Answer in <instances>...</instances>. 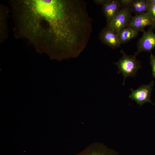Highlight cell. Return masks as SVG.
Listing matches in <instances>:
<instances>
[{"mask_svg":"<svg viewBox=\"0 0 155 155\" xmlns=\"http://www.w3.org/2000/svg\"><path fill=\"white\" fill-rule=\"evenodd\" d=\"M151 27L153 29H155V22H154L152 25L151 26Z\"/></svg>","mask_w":155,"mask_h":155,"instance_id":"cell-18","label":"cell"},{"mask_svg":"<svg viewBox=\"0 0 155 155\" xmlns=\"http://www.w3.org/2000/svg\"><path fill=\"white\" fill-rule=\"evenodd\" d=\"M121 52L123 54L122 57L114 64L118 68V73H121L124 76L123 84H124L125 78L130 76L134 77L141 66L135 55H127L123 50Z\"/></svg>","mask_w":155,"mask_h":155,"instance_id":"cell-2","label":"cell"},{"mask_svg":"<svg viewBox=\"0 0 155 155\" xmlns=\"http://www.w3.org/2000/svg\"><path fill=\"white\" fill-rule=\"evenodd\" d=\"M14 36L59 61L78 57L86 47L92 21L82 0H10Z\"/></svg>","mask_w":155,"mask_h":155,"instance_id":"cell-1","label":"cell"},{"mask_svg":"<svg viewBox=\"0 0 155 155\" xmlns=\"http://www.w3.org/2000/svg\"><path fill=\"white\" fill-rule=\"evenodd\" d=\"M153 23L147 12H146L132 17L126 28H130L138 32H143L145 30L146 27L151 26Z\"/></svg>","mask_w":155,"mask_h":155,"instance_id":"cell-6","label":"cell"},{"mask_svg":"<svg viewBox=\"0 0 155 155\" xmlns=\"http://www.w3.org/2000/svg\"><path fill=\"white\" fill-rule=\"evenodd\" d=\"M76 155H119L115 150L98 143L91 144Z\"/></svg>","mask_w":155,"mask_h":155,"instance_id":"cell-7","label":"cell"},{"mask_svg":"<svg viewBox=\"0 0 155 155\" xmlns=\"http://www.w3.org/2000/svg\"><path fill=\"white\" fill-rule=\"evenodd\" d=\"M120 1L122 5L129 7L132 0H120Z\"/></svg>","mask_w":155,"mask_h":155,"instance_id":"cell-15","label":"cell"},{"mask_svg":"<svg viewBox=\"0 0 155 155\" xmlns=\"http://www.w3.org/2000/svg\"><path fill=\"white\" fill-rule=\"evenodd\" d=\"M108 0H94V2L98 5H102L104 3L106 2Z\"/></svg>","mask_w":155,"mask_h":155,"instance_id":"cell-16","label":"cell"},{"mask_svg":"<svg viewBox=\"0 0 155 155\" xmlns=\"http://www.w3.org/2000/svg\"><path fill=\"white\" fill-rule=\"evenodd\" d=\"M98 38L102 43L112 49L119 48L121 45L116 33L107 26L104 28L100 32Z\"/></svg>","mask_w":155,"mask_h":155,"instance_id":"cell-8","label":"cell"},{"mask_svg":"<svg viewBox=\"0 0 155 155\" xmlns=\"http://www.w3.org/2000/svg\"><path fill=\"white\" fill-rule=\"evenodd\" d=\"M150 3L155 5V0H148Z\"/></svg>","mask_w":155,"mask_h":155,"instance_id":"cell-17","label":"cell"},{"mask_svg":"<svg viewBox=\"0 0 155 155\" xmlns=\"http://www.w3.org/2000/svg\"><path fill=\"white\" fill-rule=\"evenodd\" d=\"M148 0H132L129 5L131 12L135 15L147 12Z\"/></svg>","mask_w":155,"mask_h":155,"instance_id":"cell-12","label":"cell"},{"mask_svg":"<svg viewBox=\"0 0 155 155\" xmlns=\"http://www.w3.org/2000/svg\"><path fill=\"white\" fill-rule=\"evenodd\" d=\"M154 85V81H152L148 85H142L136 90L131 89V93L129 97L135 101L140 106L147 102L154 104L150 99L151 93Z\"/></svg>","mask_w":155,"mask_h":155,"instance_id":"cell-4","label":"cell"},{"mask_svg":"<svg viewBox=\"0 0 155 155\" xmlns=\"http://www.w3.org/2000/svg\"><path fill=\"white\" fill-rule=\"evenodd\" d=\"M138 32L132 29L125 28L120 30L117 33V38L121 44L126 43L136 37Z\"/></svg>","mask_w":155,"mask_h":155,"instance_id":"cell-11","label":"cell"},{"mask_svg":"<svg viewBox=\"0 0 155 155\" xmlns=\"http://www.w3.org/2000/svg\"><path fill=\"white\" fill-rule=\"evenodd\" d=\"M147 13L150 18L154 22H155V5L149 2L148 0Z\"/></svg>","mask_w":155,"mask_h":155,"instance_id":"cell-13","label":"cell"},{"mask_svg":"<svg viewBox=\"0 0 155 155\" xmlns=\"http://www.w3.org/2000/svg\"><path fill=\"white\" fill-rule=\"evenodd\" d=\"M122 6L120 0H108L102 5V10L108 26Z\"/></svg>","mask_w":155,"mask_h":155,"instance_id":"cell-9","label":"cell"},{"mask_svg":"<svg viewBox=\"0 0 155 155\" xmlns=\"http://www.w3.org/2000/svg\"><path fill=\"white\" fill-rule=\"evenodd\" d=\"M131 13L129 6L122 5L118 12L107 26L117 33L126 27L132 17Z\"/></svg>","mask_w":155,"mask_h":155,"instance_id":"cell-3","label":"cell"},{"mask_svg":"<svg viewBox=\"0 0 155 155\" xmlns=\"http://www.w3.org/2000/svg\"><path fill=\"white\" fill-rule=\"evenodd\" d=\"M9 9L3 4L0 5V42H4L8 37L7 22Z\"/></svg>","mask_w":155,"mask_h":155,"instance_id":"cell-10","label":"cell"},{"mask_svg":"<svg viewBox=\"0 0 155 155\" xmlns=\"http://www.w3.org/2000/svg\"><path fill=\"white\" fill-rule=\"evenodd\" d=\"M153 28L151 27L146 31L144 30L142 37L137 42V50L135 55H137L143 51L150 52L155 48V34Z\"/></svg>","mask_w":155,"mask_h":155,"instance_id":"cell-5","label":"cell"},{"mask_svg":"<svg viewBox=\"0 0 155 155\" xmlns=\"http://www.w3.org/2000/svg\"><path fill=\"white\" fill-rule=\"evenodd\" d=\"M150 64L152 67V75L155 78V56L151 53L150 56Z\"/></svg>","mask_w":155,"mask_h":155,"instance_id":"cell-14","label":"cell"}]
</instances>
